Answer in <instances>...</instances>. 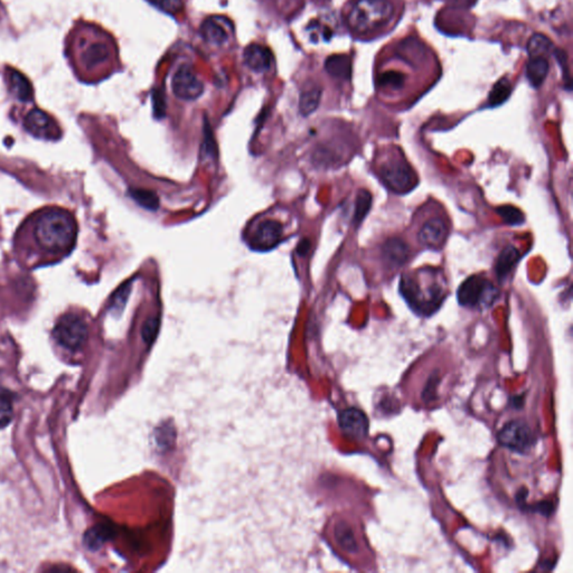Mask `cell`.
<instances>
[{
  "instance_id": "obj_7",
  "label": "cell",
  "mask_w": 573,
  "mask_h": 573,
  "mask_svg": "<svg viewBox=\"0 0 573 573\" xmlns=\"http://www.w3.org/2000/svg\"><path fill=\"white\" fill-rule=\"evenodd\" d=\"M379 176L386 187L397 194H404L417 185V178L404 159H392L379 169Z\"/></svg>"
},
{
  "instance_id": "obj_28",
  "label": "cell",
  "mask_w": 573,
  "mask_h": 573,
  "mask_svg": "<svg viewBox=\"0 0 573 573\" xmlns=\"http://www.w3.org/2000/svg\"><path fill=\"white\" fill-rule=\"evenodd\" d=\"M131 285H133L131 281H128V283L121 285L118 290L115 291L111 301L112 310H117V312L124 310L128 298H129V294H131Z\"/></svg>"
},
{
  "instance_id": "obj_19",
  "label": "cell",
  "mask_w": 573,
  "mask_h": 573,
  "mask_svg": "<svg viewBox=\"0 0 573 573\" xmlns=\"http://www.w3.org/2000/svg\"><path fill=\"white\" fill-rule=\"evenodd\" d=\"M325 68L332 77L348 79L352 71L350 56L341 54L330 56L325 63Z\"/></svg>"
},
{
  "instance_id": "obj_4",
  "label": "cell",
  "mask_w": 573,
  "mask_h": 573,
  "mask_svg": "<svg viewBox=\"0 0 573 573\" xmlns=\"http://www.w3.org/2000/svg\"><path fill=\"white\" fill-rule=\"evenodd\" d=\"M393 12V5L388 0H356L347 23L357 34H366L388 24Z\"/></svg>"
},
{
  "instance_id": "obj_8",
  "label": "cell",
  "mask_w": 573,
  "mask_h": 573,
  "mask_svg": "<svg viewBox=\"0 0 573 573\" xmlns=\"http://www.w3.org/2000/svg\"><path fill=\"white\" fill-rule=\"evenodd\" d=\"M173 95L182 100H196L204 91V84L189 64H182L175 72L171 81Z\"/></svg>"
},
{
  "instance_id": "obj_30",
  "label": "cell",
  "mask_w": 573,
  "mask_h": 573,
  "mask_svg": "<svg viewBox=\"0 0 573 573\" xmlns=\"http://www.w3.org/2000/svg\"><path fill=\"white\" fill-rule=\"evenodd\" d=\"M12 404L6 397H0V429L6 428L12 420Z\"/></svg>"
},
{
  "instance_id": "obj_24",
  "label": "cell",
  "mask_w": 573,
  "mask_h": 573,
  "mask_svg": "<svg viewBox=\"0 0 573 573\" xmlns=\"http://www.w3.org/2000/svg\"><path fill=\"white\" fill-rule=\"evenodd\" d=\"M372 206V195L370 191L361 189L356 197L355 213H354V224L359 227L364 220L365 216L370 212Z\"/></svg>"
},
{
  "instance_id": "obj_16",
  "label": "cell",
  "mask_w": 573,
  "mask_h": 573,
  "mask_svg": "<svg viewBox=\"0 0 573 573\" xmlns=\"http://www.w3.org/2000/svg\"><path fill=\"white\" fill-rule=\"evenodd\" d=\"M7 81H8L9 90L17 97L18 100L23 101V102L32 100V95H34L32 84L21 72L10 68L7 72Z\"/></svg>"
},
{
  "instance_id": "obj_9",
  "label": "cell",
  "mask_w": 573,
  "mask_h": 573,
  "mask_svg": "<svg viewBox=\"0 0 573 573\" xmlns=\"http://www.w3.org/2000/svg\"><path fill=\"white\" fill-rule=\"evenodd\" d=\"M498 439L504 447L524 453L532 447L534 435L529 424L523 421H511L500 430Z\"/></svg>"
},
{
  "instance_id": "obj_25",
  "label": "cell",
  "mask_w": 573,
  "mask_h": 573,
  "mask_svg": "<svg viewBox=\"0 0 573 573\" xmlns=\"http://www.w3.org/2000/svg\"><path fill=\"white\" fill-rule=\"evenodd\" d=\"M511 83L507 79H500L491 88L489 97H488V104L491 106H500L507 100L511 95Z\"/></svg>"
},
{
  "instance_id": "obj_10",
  "label": "cell",
  "mask_w": 573,
  "mask_h": 573,
  "mask_svg": "<svg viewBox=\"0 0 573 573\" xmlns=\"http://www.w3.org/2000/svg\"><path fill=\"white\" fill-rule=\"evenodd\" d=\"M24 126L27 131L36 138L45 140H57L62 137V131L50 115L39 109L28 112Z\"/></svg>"
},
{
  "instance_id": "obj_1",
  "label": "cell",
  "mask_w": 573,
  "mask_h": 573,
  "mask_svg": "<svg viewBox=\"0 0 573 573\" xmlns=\"http://www.w3.org/2000/svg\"><path fill=\"white\" fill-rule=\"evenodd\" d=\"M77 224L68 209L46 207L26 218L15 247L28 265L52 263L68 256L77 243Z\"/></svg>"
},
{
  "instance_id": "obj_35",
  "label": "cell",
  "mask_w": 573,
  "mask_h": 573,
  "mask_svg": "<svg viewBox=\"0 0 573 573\" xmlns=\"http://www.w3.org/2000/svg\"><path fill=\"white\" fill-rule=\"evenodd\" d=\"M310 250V241L309 240H303L298 245L297 251L300 256H306L308 251Z\"/></svg>"
},
{
  "instance_id": "obj_29",
  "label": "cell",
  "mask_w": 573,
  "mask_h": 573,
  "mask_svg": "<svg viewBox=\"0 0 573 573\" xmlns=\"http://www.w3.org/2000/svg\"><path fill=\"white\" fill-rule=\"evenodd\" d=\"M147 1L159 10L171 14V15L180 12L184 7L182 0H147Z\"/></svg>"
},
{
  "instance_id": "obj_34",
  "label": "cell",
  "mask_w": 573,
  "mask_h": 573,
  "mask_svg": "<svg viewBox=\"0 0 573 573\" xmlns=\"http://www.w3.org/2000/svg\"><path fill=\"white\" fill-rule=\"evenodd\" d=\"M338 536L341 538V545H344V547H346L348 551L356 549L355 540L353 538V535L350 534V532L348 534L347 529H341V534H338Z\"/></svg>"
},
{
  "instance_id": "obj_5",
  "label": "cell",
  "mask_w": 573,
  "mask_h": 573,
  "mask_svg": "<svg viewBox=\"0 0 573 573\" xmlns=\"http://www.w3.org/2000/svg\"><path fill=\"white\" fill-rule=\"evenodd\" d=\"M53 336L61 346L68 350H79L86 345L88 327L81 316L74 312L63 314L54 327Z\"/></svg>"
},
{
  "instance_id": "obj_12",
  "label": "cell",
  "mask_w": 573,
  "mask_h": 573,
  "mask_svg": "<svg viewBox=\"0 0 573 573\" xmlns=\"http://www.w3.org/2000/svg\"><path fill=\"white\" fill-rule=\"evenodd\" d=\"M283 238V225L274 220L262 222L253 236V244L259 250H270Z\"/></svg>"
},
{
  "instance_id": "obj_14",
  "label": "cell",
  "mask_w": 573,
  "mask_h": 573,
  "mask_svg": "<svg viewBox=\"0 0 573 573\" xmlns=\"http://www.w3.org/2000/svg\"><path fill=\"white\" fill-rule=\"evenodd\" d=\"M244 62L252 71L261 73L270 70L274 63V56L267 46L251 44L244 50Z\"/></svg>"
},
{
  "instance_id": "obj_33",
  "label": "cell",
  "mask_w": 573,
  "mask_h": 573,
  "mask_svg": "<svg viewBox=\"0 0 573 573\" xmlns=\"http://www.w3.org/2000/svg\"><path fill=\"white\" fill-rule=\"evenodd\" d=\"M158 328V318H149V319L146 321V323H144V327H142V335H144V339L147 341H153V338L156 337Z\"/></svg>"
},
{
  "instance_id": "obj_21",
  "label": "cell",
  "mask_w": 573,
  "mask_h": 573,
  "mask_svg": "<svg viewBox=\"0 0 573 573\" xmlns=\"http://www.w3.org/2000/svg\"><path fill=\"white\" fill-rule=\"evenodd\" d=\"M321 88L317 86H309L301 92L299 101V110L301 115H312L317 110L321 99Z\"/></svg>"
},
{
  "instance_id": "obj_27",
  "label": "cell",
  "mask_w": 573,
  "mask_h": 573,
  "mask_svg": "<svg viewBox=\"0 0 573 573\" xmlns=\"http://www.w3.org/2000/svg\"><path fill=\"white\" fill-rule=\"evenodd\" d=\"M496 212L502 218V220L509 225H520L525 220V216H524L522 211L516 209L514 206H500L497 209Z\"/></svg>"
},
{
  "instance_id": "obj_32",
  "label": "cell",
  "mask_w": 573,
  "mask_h": 573,
  "mask_svg": "<svg viewBox=\"0 0 573 573\" xmlns=\"http://www.w3.org/2000/svg\"><path fill=\"white\" fill-rule=\"evenodd\" d=\"M153 115L156 118H164L166 115V101L164 93L160 90H156L153 95Z\"/></svg>"
},
{
  "instance_id": "obj_13",
  "label": "cell",
  "mask_w": 573,
  "mask_h": 573,
  "mask_svg": "<svg viewBox=\"0 0 573 573\" xmlns=\"http://www.w3.org/2000/svg\"><path fill=\"white\" fill-rule=\"evenodd\" d=\"M448 229L444 220L435 218L426 220L417 234L419 241L424 247L439 249L446 241Z\"/></svg>"
},
{
  "instance_id": "obj_11",
  "label": "cell",
  "mask_w": 573,
  "mask_h": 573,
  "mask_svg": "<svg viewBox=\"0 0 573 573\" xmlns=\"http://www.w3.org/2000/svg\"><path fill=\"white\" fill-rule=\"evenodd\" d=\"M339 426L348 437L364 439L368 435V417L359 408H347L339 415Z\"/></svg>"
},
{
  "instance_id": "obj_3",
  "label": "cell",
  "mask_w": 573,
  "mask_h": 573,
  "mask_svg": "<svg viewBox=\"0 0 573 573\" xmlns=\"http://www.w3.org/2000/svg\"><path fill=\"white\" fill-rule=\"evenodd\" d=\"M400 292L408 306L417 314L429 316L440 307L446 297L444 281L439 279L438 272L432 271L428 285H421L417 276L404 274L401 276Z\"/></svg>"
},
{
  "instance_id": "obj_15",
  "label": "cell",
  "mask_w": 573,
  "mask_h": 573,
  "mask_svg": "<svg viewBox=\"0 0 573 573\" xmlns=\"http://www.w3.org/2000/svg\"><path fill=\"white\" fill-rule=\"evenodd\" d=\"M385 262L392 267H400L408 258V247L401 238H390L382 247Z\"/></svg>"
},
{
  "instance_id": "obj_20",
  "label": "cell",
  "mask_w": 573,
  "mask_h": 573,
  "mask_svg": "<svg viewBox=\"0 0 573 573\" xmlns=\"http://www.w3.org/2000/svg\"><path fill=\"white\" fill-rule=\"evenodd\" d=\"M518 258H520V253H518V249L511 247V245L505 247L500 252V256L497 259L496 267H495L498 279L504 280L506 276H509L511 269L515 267L516 262L518 261Z\"/></svg>"
},
{
  "instance_id": "obj_26",
  "label": "cell",
  "mask_w": 573,
  "mask_h": 573,
  "mask_svg": "<svg viewBox=\"0 0 573 573\" xmlns=\"http://www.w3.org/2000/svg\"><path fill=\"white\" fill-rule=\"evenodd\" d=\"M404 75L401 72L386 71L379 74L377 77V84L383 88L390 90H400L404 84Z\"/></svg>"
},
{
  "instance_id": "obj_6",
  "label": "cell",
  "mask_w": 573,
  "mask_h": 573,
  "mask_svg": "<svg viewBox=\"0 0 573 573\" xmlns=\"http://www.w3.org/2000/svg\"><path fill=\"white\" fill-rule=\"evenodd\" d=\"M496 288L482 276H471L464 280L457 292L458 303L468 308L488 307L497 298Z\"/></svg>"
},
{
  "instance_id": "obj_17",
  "label": "cell",
  "mask_w": 573,
  "mask_h": 573,
  "mask_svg": "<svg viewBox=\"0 0 573 573\" xmlns=\"http://www.w3.org/2000/svg\"><path fill=\"white\" fill-rule=\"evenodd\" d=\"M526 77L534 88H540L549 73V59L544 56H529Z\"/></svg>"
},
{
  "instance_id": "obj_31",
  "label": "cell",
  "mask_w": 573,
  "mask_h": 573,
  "mask_svg": "<svg viewBox=\"0 0 573 573\" xmlns=\"http://www.w3.org/2000/svg\"><path fill=\"white\" fill-rule=\"evenodd\" d=\"M203 153L207 155L209 158H216V156H218V148L215 144L212 129L209 128L207 122H205V126H204Z\"/></svg>"
},
{
  "instance_id": "obj_22",
  "label": "cell",
  "mask_w": 573,
  "mask_h": 573,
  "mask_svg": "<svg viewBox=\"0 0 573 573\" xmlns=\"http://www.w3.org/2000/svg\"><path fill=\"white\" fill-rule=\"evenodd\" d=\"M554 50H554L552 41H549V37L544 36L543 34H534L529 39V44H527L529 56H544V57L549 59V56Z\"/></svg>"
},
{
  "instance_id": "obj_23",
  "label": "cell",
  "mask_w": 573,
  "mask_h": 573,
  "mask_svg": "<svg viewBox=\"0 0 573 573\" xmlns=\"http://www.w3.org/2000/svg\"><path fill=\"white\" fill-rule=\"evenodd\" d=\"M129 196L142 209L155 212L159 209V197L153 191L144 189H130Z\"/></svg>"
},
{
  "instance_id": "obj_2",
  "label": "cell",
  "mask_w": 573,
  "mask_h": 573,
  "mask_svg": "<svg viewBox=\"0 0 573 573\" xmlns=\"http://www.w3.org/2000/svg\"><path fill=\"white\" fill-rule=\"evenodd\" d=\"M68 56L75 74L81 79H91L102 73L103 68L110 62L112 48L93 27L79 25L68 37Z\"/></svg>"
},
{
  "instance_id": "obj_18",
  "label": "cell",
  "mask_w": 573,
  "mask_h": 573,
  "mask_svg": "<svg viewBox=\"0 0 573 573\" xmlns=\"http://www.w3.org/2000/svg\"><path fill=\"white\" fill-rule=\"evenodd\" d=\"M202 37L211 45H222L229 39V34L216 18H207L200 26Z\"/></svg>"
}]
</instances>
